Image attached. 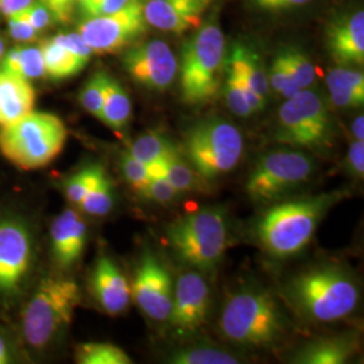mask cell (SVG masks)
Masks as SVG:
<instances>
[{
	"label": "cell",
	"instance_id": "6da1fadb",
	"mask_svg": "<svg viewBox=\"0 0 364 364\" xmlns=\"http://www.w3.org/2000/svg\"><path fill=\"white\" fill-rule=\"evenodd\" d=\"M343 197L344 193L335 191L275 204L258 224L262 247L279 259L297 255L312 242L326 212Z\"/></svg>",
	"mask_w": 364,
	"mask_h": 364
},
{
	"label": "cell",
	"instance_id": "7a4b0ae2",
	"mask_svg": "<svg viewBox=\"0 0 364 364\" xmlns=\"http://www.w3.org/2000/svg\"><path fill=\"white\" fill-rule=\"evenodd\" d=\"M287 297L302 317L332 323L350 316L359 302L356 279L336 264L313 267L296 275L287 289Z\"/></svg>",
	"mask_w": 364,
	"mask_h": 364
},
{
	"label": "cell",
	"instance_id": "3957f363",
	"mask_svg": "<svg viewBox=\"0 0 364 364\" xmlns=\"http://www.w3.org/2000/svg\"><path fill=\"white\" fill-rule=\"evenodd\" d=\"M287 320L273 296L248 287L225 301L221 312L223 338L245 347H270L287 335Z\"/></svg>",
	"mask_w": 364,
	"mask_h": 364
},
{
	"label": "cell",
	"instance_id": "277c9868",
	"mask_svg": "<svg viewBox=\"0 0 364 364\" xmlns=\"http://www.w3.org/2000/svg\"><path fill=\"white\" fill-rule=\"evenodd\" d=\"M165 232L180 263L196 272H212L228 246L227 213L220 207H205L170 223Z\"/></svg>",
	"mask_w": 364,
	"mask_h": 364
},
{
	"label": "cell",
	"instance_id": "5b68a950",
	"mask_svg": "<svg viewBox=\"0 0 364 364\" xmlns=\"http://www.w3.org/2000/svg\"><path fill=\"white\" fill-rule=\"evenodd\" d=\"M68 138L64 122L53 114L31 111L0 130V153L22 170L48 166Z\"/></svg>",
	"mask_w": 364,
	"mask_h": 364
},
{
	"label": "cell",
	"instance_id": "8992f818",
	"mask_svg": "<svg viewBox=\"0 0 364 364\" xmlns=\"http://www.w3.org/2000/svg\"><path fill=\"white\" fill-rule=\"evenodd\" d=\"M275 141L312 153H326L333 146V119L318 92L302 90L281 105Z\"/></svg>",
	"mask_w": 364,
	"mask_h": 364
},
{
	"label": "cell",
	"instance_id": "52a82bcc",
	"mask_svg": "<svg viewBox=\"0 0 364 364\" xmlns=\"http://www.w3.org/2000/svg\"><path fill=\"white\" fill-rule=\"evenodd\" d=\"M225 41L220 27L207 23L189 39L182 50V100L188 105L212 102L220 88Z\"/></svg>",
	"mask_w": 364,
	"mask_h": 364
},
{
	"label": "cell",
	"instance_id": "ba28073f",
	"mask_svg": "<svg viewBox=\"0 0 364 364\" xmlns=\"http://www.w3.org/2000/svg\"><path fill=\"white\" fill-rule=\"evenodd\" d=\"M243 150L240 130L227 120L213 117L189 129L182 154L203 178L210 182L234 170Z\"/></svg>",
	"mask_w": 364,
	"mask_h": 364
},
{
	"label": "cell",
	"instance_id": "9c48e42d",
	"mask_svg": "<svg viewBox=\"0 0 364 364\" xmlns=\"http://www.w3.org/2000/svg\"><path fill=\"white\" fill-rule=\"evenodd\" d=\"M80 304V289L72 279L46 278L39 284L23 312L27 343L45 347L73 320Z\"/></svg>",
	"mask_w": 364,
	"mask_h": 364
},
{
	"label": "cell",
	"instance_id": "30bf717a",
	"mask_svg": "<svg viewBox=\"0 0 364 364\" xmlns=\"http://www.w3.org/2000/svg\"><path fill=\"white\" fill-rule=\"evenodd\" d=\"M316 169L312 156L299 149L273 150L255 164L246 191L252 201L272 203L309 181Z\"/></svg>",
	"mask_w": 364,
	"mask_h": 364
},
{
	"label": "cell",
	"instance_id": "8fae6325",
	"mask_svg": "<svg viewBox=\"0 0 364 364\" xmlns=\"http://www.w3.org/2000/svg\"><path fill=\"white\" fill-rule=\"evenodd\" d=\"M146 27L142 1L136 0L117 13L88 18L78 27V34L93 54H108L138 38Z\"/></svg>",
	"mask_w": 364,
	"mask_h": 364
},
{
	"label": "cell",
	"instance_id": "7c38bea8",
	"mask_svg": "<svg viewBox=\"0 0 364 364\" xmlns=\"http://www.w3.org/2000/svg\"><path fill=\"white\" fill-rule=\"evenodd\" d=\"M123 63L131 77L150 91L169 90L178 72L174 53L161 39H151L134 46L126 53Z\"/></svg>",
	"mask_w": 364,
	"mask_h": 364
},
{
	"label": "cell",
	"instance_id": "4fadbf2b",
	"mask_svg": "<svg viewBox=\"0 0 364 364\" xmlns=\"http://www.w3.org/2000/svg\"><path fill=\"white\" fill-rule=\"evenodd\" d=\"M173 291V281L166 266L154 254H144L131 287V296L141 311L151 320L168 321Z\"/></svg>",
	"mask_w": 364,
	"mask_h": 364
},
{
	"label": "cell",
	"instance_id": "5bb4252c",
	"mask_svg": "<svg viewBox=\"0 0 364 364\" xmlns=\"http://www.w3.org/2000/svg\"><path fill=\"white\" fill-rule=\"evenodd\" d=\"M210 308V289L200 272L192 270L178 278L170 311V326L178 335H188L205 324Z\"/></svg>",
	"mask_w": 364,
	"mask_h": 364
},
{
	"label": "cell",
	"instance_id": "9a60e30c",
	"mask_svg": "<svg viewBox=\"0 0 364 364\" xmlns=\"http://www.w3.org/2000/svg\"><path fill=\"white\" fill-rule=\"evenodd\" d=\"M31 260V240L16 221L0 223V291L11 293L23 281Z\"/></svg>",
	"mask_w": 364,
	"mask_h": 364
},
{
	"label": "cell",
	"instance_id": "2e32d148",
	"mask_svg": "<svg viewBox=\"0 0 364 364\" xmlns=\"http://www.w3.org/2000/svg\"><path fill=\"white\" fill-rule=\"evenodd\" d=\"M147 25L181 34L200 26L213 0H141Z\"/></svg>",
	"mask_w": 364,
	"mask_h": 364
},
{
	"label": "cell",
	"instance_id": "e0dca14e",
	"mask_svg": "<svg viewBox=\"0 0 364 364\" xmlns=\"http://www.w3.org/2000/svg\"><path fill=\"white\" fill-rule=\"evenodd\" d=\"M326 46L338 65H363V11L359 10L331 23L326 31Z\"/></svg>",
	"mask_w": 364,
	"mask_h": 364
},
{
	"label": "cell",
	"instance_id": "ac0fdd59",
	"mask_svg": "<svg viewBox=\"0 0 364 364\" xmlns=\"http://www.w3.org/2000/svg\"><path fill=\"white\" fill-rule=\"evenodd\" d=\"M92 289L100 306L111 316L124 312L130 305V282L107 257H102L96 263L92 275Z\"/></svg>",
	"mask_w": 364,
	"mask_h": 364
},
{
	"label": "cell",
	"instance_id": "d6986e66",
	"mask_svg": "<svg viewBox=\"0 0 364 364\" xmlns=\"http://www.w3.org/2000/svg\"><path fill=\"white\" fill-rule=\"evenodd\" d=\"M50 240L55 262L64 269L73 266L82 255L85 247V221L76 210L65 209L53 221Z\"/></svg>",
	"mask_w": 364,
	"mask_h": 364
},
{
	"label": "cell",
	"instance_id": "ffe728a7",
	"mask_svg": "<svg viewBox=\"0 0 364 364\" xmlns=\"http://www.w3.org/2000/svg\"><path fill=\"white\" fill-rule=\"evenodd\" d=\"M359 350V338L355 333H343L329 338H314L305 343L291 358L297 364L348 363Z\"/></svg>",
	"mask_w": 364,
	"mask_h": 364
},
{
	"label": "cell",
	"instance_id": "44dd1931",
	"mask_svg": "<svg viewBox=\"0 0 364 364\" xmlns=\"http://www.w3.org/2000/svg\"><path fill=\"white\" fill-rule=\"evenodd\" d=\"M36 92L26 78L0 70V126H7L30 114Z\"/></svg>",
	"mask_w": 364,
	"mask_h": 364
},
{
	"label": "cell",
	"instance_id": "7402d4cb",
	"mask_svg": "<svg viewBox=\"0 0 364 364\" xmlns=\"http://www.w3.org/2000/svg\"><path fill=\"white\" fill-rule=\"evenodd\" d=\"M161 170L171 186L182 193H207L209 181L203 178L174 144L169 153L158 161Z\"/></svg>",
	"mask_w": 364,
	"mask_h": 364
},
{
	"label": "cell",
	"instance_id": "603a6c76",
	"mask_svg": "<svg viewBox=\"0 0 364 364\" xmlns=\"http://www.w3.org/2000/svg\"><path fill=\"white\" fill-rule=\"evenodd\" d=\"M39 49L43 57L45 75L54 80L72 77L88 64L58 42L55 37L43 42Z\"/></svg>",
	"mask_w": 364,
	"mask_h": 364
},
{
	"label": "cell",
	"instance_id": "cb8c5ba5",
	"mask_svg": "<svg viewBox=\"0 0 364 364\" xmlns=\"http://www.w3.org/2000/svg\"><path fill=\"white\" fill-rule=\"evenodd\" d=\"M227 64L234 68L239 77L242 78L243 82L252 91L258 93L263 99L267 97L270 90L267 73L264 72L262 63L255 53L248 50L247 48L242 45H236Z\"/></svg>",
	"mask_w": 364,
	"mask_h": 364
},
{
	"label": "cell",
	"instance_id": "d4e9b609",
	"mask_svg": "<svg viewBox=\"0 0 364 364\" xmlns=\"http://www.w3.org/2000/svg\"><path fill=\"white\" fill-rule=\"evenodd\" d=\"M131 100L129 93L117 82L108 77L105 88V103L100 114V120L112 130H123L130 122Z\"/></svg>",
	"mask_w": 364,
	"mask_h": 364
},
{
	"label": "cell",
	"instance_id": "484cf974",
	"mask_svg": "<svg viewBox=\"0 0 364 364\" xmlns=\"http://www.w3.org/2000/svg\"><path fill=\"white\" fill-rule=\"evenodd\" d=\"M78 207L91 216H105L114 207V183L103 166L95 165L91 185Z\"/></svg>",
	"mask_w": 364,
	"mask_h": 364
},
{
	"label": "cell",
	"instance_id": "4316f807",
	"mask_svg": "<svg viewBox=\"0 0 364 364\" xmlns=\"http://www.w3.org/2000/svg\"><path fill=\"white\" fill-rule=\"evenodd\" d=\"M0 70L19 77L31 80L45 75L43 57L39 48H14L7 54H3Z\"/></svg>",
	"mask_w": 364,
	"mask_h": 364
},
{
	"label": "cell",
	"instance_id": "83f0119b",
	"mask_svg": "<svg viewBox=\"0 0 364 364\" xmlns=\"http://www.w3.org/2000/svg\"><path fill=\"white\" fill-rule=\"evenodd\" d=\"M239 358L212 344L186 346L170 353L168 363L173 364H237Z\"/></svg>",
	"mask_w": 364,
	"mask_h": 364
},
{
	"label": "cell",
	"instance_id": "f1b7e54d",
	"mask_svg": "<svg viewBox=\"0 0 364 364\" xmlns=\"http://www.w3.org/2000/svg\"><path fill=\"white\" fill-rule=\"evenodd\" d=\"M76 359L80 364H131L130 356L111 343H85L78 346Z\"/></svg>",
	"mask_w": 364,
	"mask_h": 364
},
{
	"label": "cell",
	"instance_id": "f546056e",
	"mask_svg": "<svg viewBox=\"0 0 364 364\" xmlns=\"http://www.w3.org/2000/svg\"><path fill=\"white\" fill-rule=\"evenodd\" d=\"M173 146L174 144H171L165 135L151 131L136 138L131 144L129 153L138 161L144 162V165L150 166L166 156Z\"/></svg>",
	"mask_w": 364,
	"mask_h": 364
},
{
	"label": "cell",
	"instance_id": "4dcf8cb0",
	"mask_svg": "<svg viewBox=\"0 0 364 364\" xmlns=\"http://www.w3.org/2000/svg\"><path fill=\"white\" fill-rule=\"evenodd\" d=\"M269 85L273 88L274 92L284 96L285 99L293 97L299 92L302 91L291 77V73L287 66L285 52L278 53L274 58L273 64L270 66V72L267 75Z\"/></svg>",
	"mask_w": 364,
	"mask_h": 364
},
{
	"label": "cell",
	"instance_id": "1f68e13d",
	"mask_svg": "<svg viewBox=\"0 0 364 364\" xmlns=\"http://www.w3.org/2000/svg\"><path fill=\"white\" fill-rule=\"evenodd\" d=\"M149 170H150V181L147 183L142 197L150 200V201H154L156 204H161V205H168V204L176 203L177 198L181 195L166 180V177L164 176V173L161 170L159 164L156 162V164L150 165Z\"/></svg>",
	"mask_w": 364,
	"mask_h": 364
},
{
	"label": "cell",
	"instance_id": "d6a6232c",
	"mask_svg": "<svg viewBox=\"0 0 364 364\" xmlns=\"http://www.w3.org/2000/svg\"><path fill=\"white\" fill-rule=\"evenodd\" d=\"M108 75L105 72H97L92 76L82 90L80 92V103L84 107L85 111H88L93 117H100L102 108L105 103V88H107V81H108Z\"/></svg>",
	"mask_w": 364,
	"mask_h": 364
},
{
	"label": "cell",
	"instance_id": "836d02e7",
	"mask_svg": "<svg viewBox=\"0 0 364 364\" xmlns=\"http://www.w3.org/2000/svg\"><path fill=\"white\" fill-rule=\"evenodd\" d=\"M326 85L329 91L350 92L364 96L363 73L350 68L332 69L326 76Z\"/></svg>",
	"mask_w": 364,
	"mask_h": 364
},
{
	"label": "cell",
	"instance_id": "e575fe53",
	"mask_svg": "<svg viewBox=\"0 0 364 364\" xmlns=\"http://www.w3.org/2000/svg\"><path fill=\"white\" fill-rule=\"evenodd\" d=\"M287 55V66L291 73V77L297 82L301 90L311 88L316 81V69L309 58L296 49L284 50Z\"/></svg>",
	"mask_w": 364,
	"mask_h": 364
},
{
	"label": "cell",
	"instance_id": "d590c367",
	"mask_svg": "<svg viewBox=\"0 0 364 364\" xmlns=\"http://www.w3.org/2000/svg\"><path fill=\"white\" fill-rule=\"evenodd\" d=\"M227 65V64H225ZM224 97L228 108L237 117H250L254 114L246 100V96L240 88V84L230 66H225V82H224Z\"/></svg>",
	"mask_w": 364,
	"mask_h": 364
},
{
	"label": "cell",
	"instance_id": "8d00e7d4",
	"mask_svg": "<svg viewBox=\"0 0 364 364\" xmlns=\"http://www.w3.org/2000/svg\"><path fill=\"white\" fill-rule=\"evenodd\" d=\"M120 165L123 170V176H124L126 181L129 182L131 188L138 195H144V189L150 181L149 166L144 165V162L138 161L136 158H134L129 151L122 153Z\"/></svg>",
	"mask_w": 364,
	"mask_h": 364
},
{
	"label": "cell",
	"instance_id": "74e56055",
	"mask_svg": "<svg viewBox=\"0 0 364 364\" xmlns=\"http://www.w3.org/2000/svg\"><path fill=\"white\" fill-rule=\"evenodd\" d=\"M95 173V165L84 168L76 173L66 183V197L73 205H80L87 193Z\"/></svg>",
	"mask_w": 364,
	"mask_h": 364
},
{
	"label": "cell",
	"instance_id": "f35d334b",
	"mask_svg": "<svg viewBox=\"0 0 364 364\" xmlns=\"http://www.w3.org/2000/svg\"><path fill=\"white\" fill-rule=\"evenodd\" d=\"M7 25L11 37L18 42H30L36 39L38 34V31L30 25L22 11L7 16Z\"/></svg>",
	"mask_w": 364,
	"mask_h": 364
},
{
	"label": "cell",
	"instance_id": "ab89813d",
	"mask_svg": "<svg viewBox=\"0 0 364 364\" xmlns=\"http://www.w3.org/2000/svg\"><path fill=\"white\" fill-rule=\"evenodd\" d=\"M26 16L27 21L30 25L34 27L37 31H42L45 28L50 26L53 21V15L50 11L41 3V1H34L30 4L26 10L22 11Z\"/></svg>",
	"mask_w": 364,
	"mask_h": 364
},
{
	"label": "cell",
	"instance_id": "60d3db41",
	"mask_svg": "<svg viewBox=\"0 0 364 364\" xmlns=\"http://www.w3.org/2000/svg\"><path fill=\"white\" fill-rule=\"evenodd\" d=\"M344 165L348 170V174L356 178H363L364 176V141H355L351 144Z\"/></svg>",
	"mask_w": 364,
	"mask_h": 364
},
{
	"label": "cell",
	"instance_id": "b9f144b4",
	"mask_svg": "<svg viewBox=\"0 0 364 364\" xmlns=\"http://www.w3.org/2000/svg\"><path fill=\"white\" fill-rule=\"evenodd\" d=\"M55 39L58 42H61L65 48H68L72 53H75L81 60H84L85 63H90L93 52L91 48L85 43V41L78 33H69V34H60L57 36Z\"/></svg>",
	"mask_w": 364,
	"mask_h": 364
},
{
	"label": "cell",
	"instance_id": "7bdbcfd3",
	"mask_svg": "<svg viewBox=\"0 0 364 364\" xmlns=\"http://www.w3.org/2000/svg\"><path fill=\"white\" fill-rule=\"evenodd\" d=\"M53 15V19L65 23L73 13L76 0H39Z\"/></svg>",
	"mask_w": 364,
	"mask_h": 364
},
{
	"label": "cell",
	"instance_id": "ee69618b",
	"mask_svg": "<svg viewBox=\"0 0 364 364\" xmlns=\"http://www.w3.org/2000/svg\"><path fill=\"white\" fill-rule=\"evenodd\" d=\"M332 105L340 108H359L364 103V96L350 92L329 91Z\"/></svg>",
	"mask_w": 364,
	"mask_h": 364
},
{
	"label": "cell",
	"instance_id": "f6af8a7d",
	"mask_svg": "<svg viewBox=\"0 0 364 364\" xmlns=\"http://www.w3.org/2000/svg\"><path fill=\"white\" fill-rule=\"evenodd\" d=\"M136 0H97L93 16L117 13ZM92 18V16H91Z\"/></svg>",
	"mask_w": 364,
	"mask_h": 364
},
{
	"label": "cell",
	"instance_id": "bcb514c9",
	"mask_svg": "<svg viewBox=\"0 0 364 364\" xmlns=\"http://www.w3.org/2000/svg\"><path fill=\"white\" fill-rule=\"evenodd\" d=\"M34 0H0V13L6 16L26 10Z\"/></svg>",
	"mask_w": 364,
	"mask_h": 364
},
{
	"label": "cell",
	"instance_id": "7dc6e473",
	"mask_svg": "<svg viewBox=\"0 0 364 364\" xmlns=\"http://www.w3.org/2000/svg\"><path fill=\"white\" fill-rule=\"evenodd\" d=\"M311 0H270L264 10L269 11H277V10H285V9H291V7H297V6H302L305 3H308Z\"/></svg>",
	"mask_w": 364,
	"mask_h": 364
},
{
	"label": "cell",
	"instance_id": "c3c4849f",
	"mask_svg": "<svg viewBox=\"0 0 364 364\" xmlns=\"http://www.w3.org/2000/svg\"><path fill=\"white\" fill-rule=\"evenodd\" d=\"M352 134L355 141H364V117L363 115L355 117L352 123Z\"/></svg>",
	"mask_w": 364,
	"mask_h": 364
},
{
	"label": "cell",
	"instance_id": "681fc988",
	"mask_svg": "<svg viewBox=\"0 0 364 364\" xmlns=\"http://www.w3.org/2000/svg\"><path fill=\"white\" fill-rule=\"evenodd\" d=\"M76 3L80 6V9H81L84 15H87L88 18L93 16L97 0H76Z\"/></svg>",
	"mask_w": 364,
	"mask_h": 364
},
{
	"label": "cell",
	"instance_id": "f907efd6",
	"mask_svg": "<svg viewBox=\"0 0 364 364\" xmlns=\"http://www.w3.org/2000/svg\"><path fill=\"white\" fill-rule=\"evenodd\" d=\"M10 362H11V358H10L9 347L4 341V338L0 336V364H7Z\"/></svg>",
	"mask_w": 364,
	"mask_h": 364
},
{
	"label": "cell",
	"instance_id": "816d5d0a",
	"mask_svg": "<svg viewBox=\"0 0 364 364\" xmlns=\"http://www.w3.org/2000/svg\"><path fill=\"white\" fill-rule=\"evenodd\" d=\"M270 0H254V3L259 7V9H263L264 10V7H266V4L269 3Z\"/></svg>",
	"mask_w": 364,
	"mask_h": 364
},
{
	"label": "cell",
	"instance_id": "f5cc1de1",
	"mask_svg": "<svg viewBox=\"0 0 364 364\" xmlns=\"http://www.w3.org/2000/svg\"><path fill=\"white\" fill-rule=\"evenodd\" d=\"M3 54H4V42H3V39L0 38V60H1Z\"/></svg>",
	"mask_w": 364,
	"mask_h": 364
}]
</instances>
